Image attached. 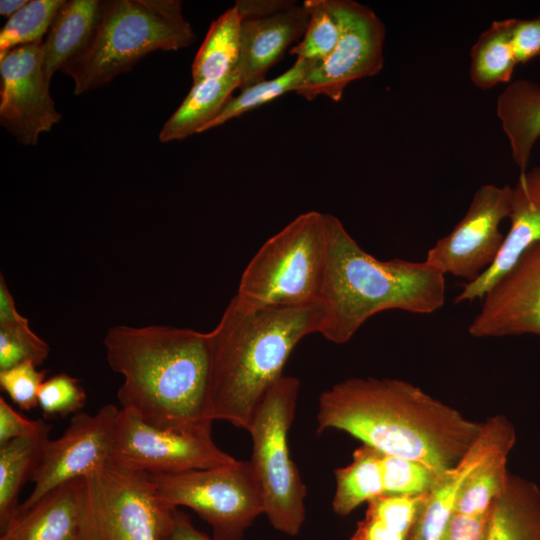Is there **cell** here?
I'll list each match as a JSON object with an SVG mask.
<instances>
[{
	"mask_svg": "<svg viewBox=\"0 0 540 540\" xmlns=\"http://www.w3.org/2000/svg\"><path fill=\"white\" fill-rule=\"evenodd\" d=\"M0 540H2V539H0Z\"/></svg>",
	"mask_w": 540,
	"mask_h": 540,
	"instance_id": "43",
	"label": "cell"
},
{
	"mask_svg": "<svg viewBox=\"0 0 540 540\" xmlns=\"http://www.w3.org/2000/svg\"><path fill=\"white\" fill-rule=\"evenodd\" d=\"M383 453L363 444L353 453L352 462L335 470L334 512L349 515L358 506L384 494Z\"/></svg>",
	"mask_w": 540,
	"mask_h": 540,
	"instance_id": "28",
	"label": "cell"
},
{
	"mask_svg": "<svg viewBox=\"0 0 540 540\" xmlns=\"http://www.w3.org/2000/svg\"><path fill=\"white\" fill-rule=\"evenodd\" d=\"M515 441L514 426L505 416L496 415L484 422L482 433L466 456L442 473L427 493L409 540H442L466 477L495 452L512 449Z\"/></svg>",
	"mask_w": 540,
	"mask_h": 540,
	"instance_id": "17",
	"label": "cell"
},
{
	"mask_svg": "<svg viewBox=\"0 0 540 540\" xmlns=\"http://www.w3.org/2000/svg\"><path fill=\"white\" fill-rule=\"evenodd\" d=\"M327 263L320 293L324 318L320 334L348 342L372 316L387 310L431 314L445 302V275L428 264L379 260L366 252L343 223L326 213Z\"/></svg>",
	"mask_w": 540,
	"mask_h": 540,
	"instance_id": "4",
	"label": "cell"
},
{
	"mask_svg": "<svg viewBox=\"0 0 540 540\" xmlns=\"http://www.w3.org/2000/svg\"><path fill=\"white\" fill-rule=\"evenodd\" d=\"M85 513L84 478L53 489L27 511L17 514L2 540H79Z\"/></svg>",
	"mask_w": 540,
	"mask_h": 540,
	"instance_id": "19",
	"label": "cell"
},
{
	"mask_svg": "<svg viewBox=\"0 0 540 540\" xmlns=\"http://www.w3.org/2000/svg\"><path fill=\"white\" fill-rule=\"evenodd\" d=\"M52 426L42 420L31 435L0 445V530L5 531L15 517L18 497L40 460Z\"/></svg>",
	"mask_w": 540,
	"mask_h": 540,
	"instance_id": "24",
	"label": "cell"
},
{
	"mask_svg": "<svg viewBox=\"0 0 540 540\" xmlns=\"http://www.w3.org/2000/svg\"><path fill=\"white\" fill-rule=\"evenodd\" d=\"M309 69L310 66L307 62L295 60L294 64L281 75L242 89L237 96L228 101L220 114L204 128L203 132L257 109L287 92H294L304 80Z\"/></svg>",
	"mask_w": 540,
	"mask_h": 540,
	"instance_id": "31",
	"label": "cell"
},
{
	"mask_svg": "<svg viewBox=\"0 0 540 540\" xmlns=\"http://www.w3.org/2000/svg\"><path fill=\"white\" fill-rule=\"evenodd\" d=\"M317 433L344 431L385 455L420 462L438 473L455 467L484 423L400 379L350 378L319 397Z\"/></svg>",
	"mask_w": 540,
	"mask_h": 540,
	"instance_id": "1",
	"label": "cell"
},
{
	"mask_svg": "<svg viewBox=\"0 0 540 540\" xmlns=\"http://www.w3.org/2000/svg\"><path fill=\"white\" fill-rule=\"evenodd\" d=\"M468 332L477 338L540 336V241L527 248L486 292Z\"/></svg>",
	"mask_w": 540,
	"mask_h": 540,
	"instance_id": "16",
	"label": "cell"
},
{
	"mask_svg": "<svg viewBox=\"0 0 540 540\" xmlns=\"http://www.w3.org/2000/svg\"><path fill=\"white\" fill-rule=\"evenodd\" d=\"M496 114L520 172L527 170L540 137V85L527 79L510 82L497 98Z\"/></svg>",
	"mask_w": 540,
	"mask_h": 540,
	"instance_id": "21",
	"label": "cell"
},
{
	"mask_svg": "<svg viewBox=\"0 0 540 540\" xmlns=\"http://www.w3.org/2000/svg\"><path fill=\"white\" fill-rule=\"evenodd\" d=\"M64 0H30L8 18L0 31V56L30 44L43 43Z\"/></svg>",
	"mask_w": 540,
	"mask_h": 540,
	"instance_id": "32",
	"label": "cell"
},
{
	"mask_svg": "<svg viewBox=\"0 0 540 540\" xmlns=\"http://www.w3.org/2000/svg\"><path fill=\"white\" fill-rule=\"evenodd\" d=\"M195 39L182 1L105 0L90 44L62 72L78 95L109 84L154 51H176Z\"/></svg>",
	"mask_w": 540,
	"mask_h": 540,
	"instance_id": "5",
	"label": "cell"
},
{
	"mask_svg": "<svg viewBox=\"0 0 540 540\" xmlns=\"http://www.w3.org/2000/svg\"><path fill=\"white\" fill-rule=\"evenodd\" d=\"M239 67L222 78L194 83L176 111L164 123L159 133L162 143L184 140L202 133L223 110L232 93L240 88Z\"/></svg>",
	"mask_w": 540,
	"mask_h": 540,
	"instance_id": "22",
	"label": "cell"
},
{
	"mask_svg": "<svg viewBox=\"0 0 540 540\" xmlns=\"http://www.w3.org/2000/svg\"><path fill=\"white\" fill-rule=\"evenodd\" d=\"M484 540H540V488L534 482L509 474Z\"/></svg>",
	"mask_w": 540,
	"mask_h": 540,
	"instance_id": "23",
	"label": "cell"
},
{
	"mask_svg": "<svg viewBox=\"0 0 540 540\" xmlns=\"http://www.w3.org/2000/svg\"><path fill=\"white\" fill-rule=\"evenodd\" d=\"M514 18L495 20L470 49L469 77L482 90L510 83L517 63L512 44Z\"/></svg>",
	"mask_w": 540,
	"mask_h": 540,
	"instance_id": "25",
	"label": "cell"
},
{
	"mask_svg": "<svg viewBox=\"0 0 540 540\" xmlns=\"http://www.w3.org/2000/svg\"><path fill=\"white\" fill-rule=\"evenodd\" d=\"M299 386L297 378L283 375L264 396L247 429L252 439L250 463L262 487L264 514L288 536L300 532L306 514V486L288 446Z\"/></svg>",
	"mask_w": 540,
	"mask_h": 540,
	"instance_id": "7",
	"label": "cell"
},
{
	"mask_svg": "<svg viewBox=\"0 0 540 540\" xmlns=\"http://www.w3.org/2000/svg\"><path fill=\"white\" fill-rule=\"evenodd\" d=\"M165 540H214L207 534L198 530L190 517L178 508L174 513V524L170 534Z\"/></svg>",
	"mask_w": 540,
	"mask_h": 540,
	"instance_id": "40",
	"label": "cell"
},
{
	"mask_svg": "<svg viewBox=\"0 0 540 540\" xmlns=\"http://www.w3.org/2000/svg\"><path fill=\"white\" fill-rule=\"evenodd\" d=\"M79 540H101L96 529L89 520L86 510L84 513L83 526Z\"/></svg>",
	"mask_w": 540,
	"mask_h": 540,
	"instance_id": "42",
	"label": "cell"
},
{
	"mask_svg": "<svg viewBox=\"0 0 540 540\" xmlns=\"http://www.w3.org/2000/svg\"><path fill=\"white\" fill-rule=\"evenodd\" d=\"M84 478L85 510L101 540H165L177 508L159 496L148 473L112 458Z\"/></svg>",
	"mask_w": 540,
	"mask_h": 540,
	"instance_id": "9",
	"label": "cell"
},
{
	"mask_svg": "<svg viewBox=\"0 0 540 540\" xmlns=\"http://www.w3.org/2000/svg\"><path fill=\"white\" fill-rule=\"evenodd\" d=\"M309 22L302 39L290 49L296 60L310 69L324 62L335 49L341 34L339 19L331 0H306Z\"/></svg>",
	"mask_w": 540,
	"mask_h": 540,
	"instance_id": "30",
	"label": "cell"
},
{
	"mask_svg": "<svg viewBox=\"0 0 540 540\" xmlns=\"http://www.w3.org/2000/svg\"><path fill=\"white\" fill-rule=\"evenodd\" d=\"M512 44L517 63H527L540 56V17L514 18Z\"/></svg>",
	"mask_w": 540,
	"mask_h": 540,
	"instance_id": "37",
	"label": "cell"
},
{
	"mask_svg": "<svg viewBox=\"0 0 540 540\" xmlns=\"http://www.w3.org/2000/svg\"><path fill=\"white\" fill-rule=\"evenodd\" d=\"M510 227L496 261L472 282L465 283L456 304L483 298L492 285L531 245L540 241V165L520 172L512 187Z\"/></svg>",
	"mask_w": 540,
	"mask_h": 540,
	"instance_id": "18",
	"label": "cell"
},
{
	"mask_svg": "<svg viewBox=\"0 0 540 540\" xmlns=\"http://www.w3.org/2000/svg\"><path fill=\"white\" fill-rule=\"evenodd\" d=\"M30 327L28 320L21 316L15 306L3 275H0V328Z\"/></svg>",
	"mask_w": 540,
	"mask_h": 540,
	"instance_id": "39",
	"label": "cell"
},
{
	"mask_svg": "<svg viewBox=\"0 0 540 540\" xmlns=\"http://www.w3.org/2000/svg\"><path fill=\"white\" fill-rule=\"evenodd\" d=\"M119 411L114 404H106L94 414L78 412L59 438L47 440L30 479L33 489L19 505L15 516L27 511L53 489L85 477L112 458Z\"/></svg>",
	"mask_w": 540,
	"mask_h": 540,
	"instance_id": "13",
	"label": "cell"
},
{
	"mask_svg": "<svg viewBox=\"0 0 540 540\" xmlns=\"http://www.w3.org/2000/svg\"><path fill=\"white\" fill-rule=\"evenodd\" d=\"M241 15L234 5L214 20L193 64V84L225 77L239 67Z\"/></svg>",
	"mask_w": 540,
	"mask_h": 540,
	"instance_id": "26",
	"label": "cell"
},
{
	"mask_svg": "<svg viewBox=\"0 0 540 540\" xmlns=\"http://www.w3.org/2000/svg\"><path fill=\"white\" fill-rule=\"evenodd\" d=\"M322 303L299 307L250 308L235 297L210 331L212 374L209 419L248 429L270 388L283 376L295 346L319 333Z\"/></svg>",
	"mask_w": 540,
	"mask_h": 540,
	"instance_id": "3",
	"label": "cell"
},
{
	"mask_svg": "<svg viewBox=\"0 0 540 540\" xmlns=\"http://www.w3.org/2000/svg\"><path fill=\"white\" fill-rule=\"evenodd\" d=\"M42 43L0 56V124L25 146L36 145L62 115L50 96Z\"/></svg>",
	"mask_w": 540,
	"mask_h": 540,
	"instance_id": "14",
	"label": "cell"
},
{
	"mask_svg": "<svg viewBox=\"0 0 540 540\" xmlns=\"http://www.w3.org/2000/svg\"><path fill=\"white\" fill-rule=\"evenodd\" d=\"M45 375V370H37V365L26 361L0 371V386L20 409L31 410L38 406V395Z\"/></svg>",
	"mask_w": 540,
	"mask_h": 540,
	"instance_id": "36",
	"label": "cell"
},
{
	"mask_svg": "<svg viewBox=\"0 0 540 540\" xmlns=\"http://www.w3.org/2000/svg\"><path fill=\"white\" fill-rule=\"evenodd\" d=\"M384 494L416 495L430 491L442 473L409 459L383 454Z\"/></svg>",
	"mask_w": 540,
	"mask_h": 540,
	"instance_id": "33",
	"label": "cell"
},
{
	"mask_svg": "<svg viewBox=\"0 0 540 540\" xmlns=\"http://www.w3.org/2000/svg\"><path fill=\"white\" fill-rule=\"evenodd\" d=\"M104 346L110 368L123 377L117 392L121 409L160 429L211 421L209 332L116 325Z\"/></svg>",
	"mask_w": 540,
	"mask_h": 540,
	"instance_id": "2",
	"label": "cell"
},
{
	"mask_svg": "<svg viewBox=\"0 0 540 540\" xmlns=\"http://www.w3.org/2000/svg\"><path fill=\"white\" fill-rule=\"evenodd\" d=\"M99 0H69L58 10L42 43L43 63L51 81L90 44L101 15Z\"/></svg>",
	"mask_w": 540,
	"mask_h": 540,
	"instance_id": "20",
	"label": "cell"
},
{
	"mask_svg": "<svg viewBox=\"0 0 540 540\" xmlns=\"http://www.w3.org/2000/svg\"><path fill=\"white\" fill-rule=\"evenodd\" d=\"M49 346L30 327L0 328V371L26 361L41 365L49 354Z\"/></svg>",
	"mask_w": 540,
	"mask_h": 540,
	"instance_id": "35",
	"label": "cell"
},
{
	"mask_svg": "<svg viewBox=\"0 0 540 540\" xmlns=\"http://www.w3.org/2000/svg\"><path fill=\"white\" fill-rule=\"evenodd\" d=\"M212 421L160 429L120 408L112 459L148 474H179L223 466L236 459L212 437Z\"/></svg>",
	"mask_w": 540,
	"mask_h": 540,
	"instance_id": "10",
	"label": "cell"
},
{
	"mask_svg": "<svg viewBox=\"0 0 540 540\" xmlns=\"http://www.w3.org/2000/svg\"><path fill=\"white\" fill-rule=\"evenodd\" d=\"M327 250L326 213L300 214L256 252L241 275L234 297L250 308L319 302Z\"/></svg>",
	"mask_w": 540,
	"mask_h": 540,
	"instance_id": "6",
	"label": "cell"
},
{
	"mask_svg": "<svg viewBox=\"0 0 540 540\" xmlns=\"http://www.w3.org/2000/svg\"><path fill=\"white\" fill-rule=\"evenodd\" d=\"M41 422L42 419L30 420L24 417L0 397V445L33 434Z\"/></svg>",
	"mask_w": 540,
	"mask_h": 540,
	"instance_id": "38",
	"label": "cell"
},
{
	"mask_svg": "<svg viewBox=\"0 0 540 540\" xmlns=\"http://www.w3.org/2000/svg\"><path fill=\"white\" fill-rule=\"evenodd\" d=\"M341 34L330 56L308 70L295 93L308 101L325 96L339 102L346 87L377 75L384 66L386 28L368 6L353 0H331Z\"/></svg>",
	"mask_w": 540,
	"mask_h": 540,
	"instance_id": "11",
	"label": "cell"
},
{
	"mask_svg": "<svg viewBox=\"0 0 540 540\" xmlns=\"http://www.w3.org/2000/svg\"><path fill=\"white\" fill-rule=\"evenodd\" d=\"M512 187L484 184L473 195L463 218L427 252L425 261L454 277L472 282L499 256L505 235L500 223L511 210Z\"/></svg>",
	"mask_w": 540,
	"mask_h": 540,
	"instance_id": "12",
	"label": "cell"
},
{
	"mask_svg": "<svg viewBox=\"0 0 540 540\" xmlns=\"http://www.w3.org/2000/svg\"><path fill=\"white\" fill-rule=\"evenodd\" d=\"M169 506L193 510L212 529L214 540H243L265 513L262 487L250 461L179 474H149Z\"/></svg>",
	"mask_w": 540,
	"mask_h": 540,
	"instance_id": "8",
	"label": "cell"
},
{
	"mask_svg": "<svg viewBox=\"0 0 540 540\" xmlns=\"http://www.w3.org/2000/svg\"><path fill=\"white\" fill-rule=\"evenodd\" d=\"M28 3L27 0H1L0 14L11 17Z\"/></svg>",
	"mask_w": 540,
	"mask_h": 540,
	"instance_id": "41",
	"label": "cell"
},
{
	"mask_svg": "<svg viewBox=\"0 0 540 540\" xmlns=\"http://www.w3.org/2000/svg\"><path fill=\"white\" fill-rule=\"evenodd\" d=\"M86 403V393L80 381L59 373L45 380L38 395V407L45 418L76 414Z\"/></svg>",
	"mask_w": 540,
	"mask_h": 540,
	"instance_id": "34",
	"label": "cell"
},
{
	"mask_svg": "<svg viewBox=\"0 0 540 540\" xmlns=\"http://www.w3.org/2000/svg\"><path fill=\"white\" fill-rule=\"evenodd\" d=\"M512 449L505 448L479 464L461 485L454 511L468 515H487L504 491L509 472L507 459Z\"/></svg>",
	"mask_w": 540,
	"mask_h": 540,
	"instance_id": "29",
	"label": "cell"
},
{
	"mask_svg": "<svg viewBox=\"0 0 540 540\" xmlns=\"http://www.w3.org/2000/svg\"><path fill=\"white\" fill-rule=\"evenodd\" d=\"M428 492L372 499L350 540H409Z\"/></svg>",
	"mask_w": 540,
	"mask_h": 540,
	"instance_id": "27",
	"label": "cell"
},
{
	"mask_svg": "<svg viewBox=\"0 0 540 540\" xmlns=\"http://www.w3.org/2000/svg\"><path fill=\"white\" fill-rule=\"evenodd\" d=\"M241 15L240 90L265 80L287 48L302 39L309 15L292 0H237Z\"/></svg>",
	"mask_w": 540,
	"mask_h": 540,
	"instance_id": "15",
	"label": "cell"
}]
</instances>
